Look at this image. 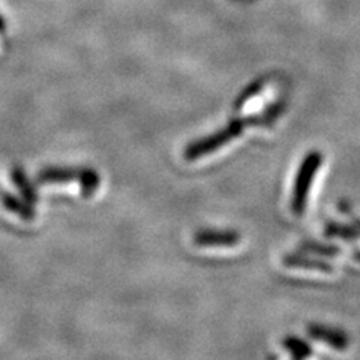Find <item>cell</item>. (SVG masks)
Returning <instances> with one entry per match:
<instances>
[{
  "instance_id": "5bb4252c",
  "label": "cell",
  "mask_w": 360,
  "mask_h": 360,
  "mask_svg": "<svg viewBox=\"0 0 360 360\" xmlns=\"http://www.w3.org/2000/svg\"><path fill=\"white\" fill-rule=\"evenodd\" d=\"M353 222H354L356 227L360 230V219H359V218H354V219H353Z\"/></svg>"
},
{
  "instance_id": "4fadbf2b",
  "label": "cell",
  "mask_w": 360,
  "mask_h": 360,
  "mask_svg": "<svg viewBox=\"0 0 360 360\" xmlns=\"http://www.w3.org/2000/svg\"><path fill=\"white\" fill-rule=\"evenodd\" d=\"M5 29H6V21L2 15H0V32H5Z\"/></svg>"
},
{
  "instance_id": "7a4b0ae2",
  "label": "cell",
  "mask_w": 360,
  "mask_h": 360,
  "mask_svg": "<svg viewBox=\"0 0 360 360\" xmlns=\"http://www.w3.org/2000/svg\"><path fill=\"white\" fill-rule=\"evenodd\" d=\"M78 182L80 184L82 195L84 198L92 197L99 185L101 177L98 172L92 170V168H58L50 167L44 168L38 173V184L39 185H53V184H71Z\"/></svg>"
},
{
  "instance_id": "ba28073f",
  "label": "cell",
  "mask_w": 360,
  "mask_h": 360,
  "mask_svg": "<svg viewBox=\"0 0 360 360\" xmlns=\"http://www.w3.org/2000/svg\"><path fill=\"white\" fill-rule=\"evenodd\" d=\"M13 182L18 188L22 198L29 201L30 205H35V202H38L37 188L32 185V182L29 180L27 174L25 173V170H21V168H18V167L14 168V170H13Z\"/></svg>"
},
{
  "instance_id": "52a82bcc",
  "label": "cell",
  "mask_w": 360,
  "mask_h": 360,
  "mask_svg": "<svg viewBox=\"0 0 360 360\" xmlns=\"http://www.w3.org/2000/svg\"><path fill=\"white\" fill-rule=\"evenodd\" d=\"M2 202L4 206L6 207V210L15 213L21 219L25 221H33L37 217L35 209L32 207V205L26 200H20L17 197H14L13 194H2Z\"/></svg>"
},
{
  "instance_id": "8fae6325",
  "label": "cell",
  "mask_w": 360,
  "mask_h": 360,
  "mask_svg": "<svg viewBox=\"0 0 360 360\" xmlns=\"http://www.w3.org/2000/svg\"><path fill=\"white\" fill-rule=\"evenodd\" d=\"M300 250H303L305 252H311V254L324 255V257H336V255L342 254L341 248L328 245V243H320V242H305V243H302Z\"/></svg>"
},
{
  "instance_id": "6da1fadb",
  "label": "cell",
  "mask_w": 360,
  "mask_h": 360,
  "mask_svg": "<svg viewBox=\"0 0 360 360\" xmlns=\"http://www.w3.org/2000/svg\"><path fill=\"white\" fill-rule=\"evenodd\" d=\"M284 111H285V103L284 101H278V103L270 105L264 112H262V115L250 116V117H236L222 129L213 132L212 135H207V137H202L197 141L189 143L188 148L185 149V160L189 162L197 161L200 158H205L213 152L219 150L225 144H229L234 139H238L243 132V129L248 127L272 125V123L283 115Z\"/></svg>"
},
{
  "instance_id": "3957f363",
  "label": "cell",
  "mask_w": 360,
  "mask_h": 360,
  "mask_svg": "<svg viewBox=\"0 0 360 360\" xmlns=\"http://www.w3.org/2000/svg\"><path fill=\"white\" fill-rule=\"evenodd\" d=\"M321 162L323 155L319 150H311L307 153L305 158H303V161L299 167L291 197V210L297 217H300L307 209L309 189L314 182L315 174H317L319 168L321 167Z\"/></svg>"
},
{
  "instance_id": "8992f818",
  "label": "cell",
  "mask_w": 360,
  "mask_h": 360,
  "mask_svg": "<svg viewBox=\"0 0 360 360\" xmlns=\"http://www.w3.org/2000/svg\"><path fill=\"white\" fill-rule=\"evenodd\" d=\"M284 266L292 269H307V270H319V272H333L332 264L319 258H312L303 254H288L284 257Z\"/></svg>"
},
{
  "instance_id": "9c48e42d",
  "label": "cell",
  "mask_w": 360,
  "mask_h": 360,
  "mask_svg": "<svg viewBox=\"0 0 360 360\" xmlns=\"http://www.w3.org/2000/svg\"><path fill=\"white\" fill-rule=\"evenodd\" d=\"M324 233L328 238H338L347 242H356L360 239V230L356 225H345L340 222H329L326 225Z\"/></svg>"
},
{
  "instance_id": "7c38bea8",
  "label": "cell",
  "mask_w": 360,
  "mask_h": 360,
  "mask_svg": "<svg viewBox=\"0 0 360 360\" xmlns=\"http://www.w3.org/2000/svg\"><path fill=\"white\" fill-rule=\"evenodd\" d=\"M266 82H267L266 78H260V80H257V82H254V83H251L250 86H248L243 90V92L239 95V98L236 99L234 110H240V107H243L248 103V101L260 94L262 90L264 89V86H266Z\"/></svg>"
},
{
  "instance_id": "5b68a950",
  "label": "cell",
  "mask_w": 360,
  "mask_h": 360,
  "mask_svg": "<svg viewBox=\"0 0 360 360\" xmlns=\"http://www.w3.org/2000/svg\"><path fill=\"white\" fill-rule=\"evenodd\" d=\"M308 333L315 341H320L330 345L335 350H345L350 344V338L348 335L340 329L333 328H326L321 324H309L308 326Z\"/></svg>"
},
{
  "instance_id": "277c9868",
  "label": "cell",
  "mask_w": 360,
  "mask_h": 360,
  "mask_svg": "<svg viewBox=\"0 0 360 360\" xmlns=\"http://www.w3.org/2000/svg\"><path fill=\"white\" fill-rule=\"evenodd\" d=\"M194 242L197 246H236L240 242V234L233 230H201L195 234Z\"/></svg>"
},
{
  "instance_id": "30bf717a",
  "label": "cell",
  "mask_w": 360,
  "mask_h": 360,
  "mask_svg": "<svg viewBox=\"0 0 360 360\" xmlns=\"http://www.w3.org/2000/svg\"><path fill=\"white\" fill-rule=\"evenodd\" d=\"M283 345L295 359H307V357L312 356L311 345L307 341L299 340V338H296V336H287L283 341Z\"/></svg>"
}]
</instances>
